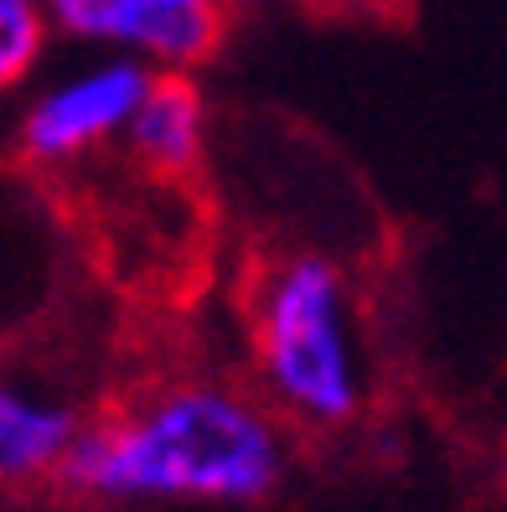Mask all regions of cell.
Wrapping results in <instances>:
<instances>
[{
	"label": "cell",
	"mask_w": 507,
	"mask_h": 512,
	"mask_svg": "<svg viewBox=\"0 0 507 512\" xmlns=\"http://www.w3.org/2000/svg\"><path fill=\"white\" fill-rule=\"evenodd\" d=\"M290 425L254 388L171 378L88 419L57 492L83 502H213L249 507L280 492Z\"/></svg>",
	"instance_id": "6da1fadb"
},
{
	"label": "cell",
	"mask_w": 507,
	"mask_h": 512,
	"mask_svg": "<svg viewBox=\"0 0 507 512\" xmlns=\"http://www.w3.org/2000/svg\"><path fill=\"white\" fill-rule=\"evenodd\" d=\"M254 394L285 425L332 435L368 404V342L352 275L316 249L270 259L244 300Z\"/></svg>",
	"instance_id": "7a4b0ae2"
},
{
	"label": "cell",
	"mask_w": 507,
	"mask_h": 512,
	"mask_svg": "<svg viewBox=\"0 0 507 512\" xmlns=\"http://www.w3.org/2000/svg\"><path fill=\"white\" fill-rule=\"evenodd\" d=\"M151 68L114 52H78L73 63L37 73L16 94L6 140L21 166L68 171L99 150L119 145L151 88Z\"/></svg>",
	"instance_id": "3957f363"
},
{
	"label": "cell",
	"mask_w": 507,
	"mask_h": 512,
	"mask_svg": "<svg viewBox=\"0 0 507 512\" xmlns=\"http://www.w3.org/2000/svg\"><path fill=\"white\" fill-rule=\"evenodd\" d=\"M57 42L135 57L151 73H192L223 37L233 0H47Z\"/></svg>",
	"instance_id": "277c9868"
},
{
	"label": "cell",
	"mask_w": 507,
	"mask_h": 512,
	"mask_svg": "<svg viewBox=\"0 0 507 512\" xmlns=\"http://www.w3.org/2000/svg\"><path fill=\"white\" fill-rule=\"evenodd\" d=\"M83 409L42 383L0 378V487H57L83 435Z\"/></svg>",
	"instance_id": "5b68a950"
},
{
	"label": "cell",
	"mask_w": 507,
	"mask_h": 512,
	"mask_svg": "<svg viewBox=\"0 0 507 512\" xmlns=\"http://www.w3.org/2000/svg\"><path fill=\"white\" fill-rule=\"evenodd\" d=\"M207 99L192 73H156L125 130V156L151 176H187L207 150Z\"/></svg>",
	"instance_id": "8992f818"
},
{
	"label": "cell",
	"mask_w": 507,
	"mask_h": 512,
	"mask_svg": "<svg viewBox=\"0 0 507 512\" xmlns=\"http://www.w3.org/2000/svg\"><path fill=\"white\" fill-rule=\"evenodd\" d=\"M57 26L47 0H0V104L16 99L47 63Z\"/></svg>",
	"instance_id": "52a82bcc"
}]
</instances>
